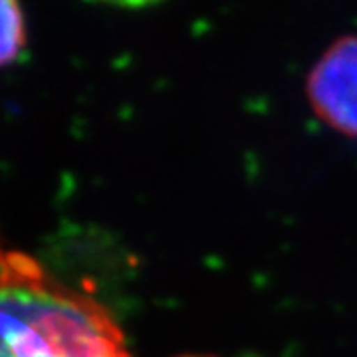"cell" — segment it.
Wrapping results in <instances>:
<instances>
[{"instance_id": "6da1fadb", "label": "cell", "mask_w": 357, "mask_h": 357, "mask_svg": "<svg viewBox=\"0 0 357 357\" xmlns=\"http://www.w3.org/2000/svg\"><path fill=\"white\" fill-rule=\"evenodd\" d=\"M0 357H131L112 314L22 252L0 250Z\"/></svg>"}, {"instance_id": "3957f363", "label": "cell", "mask_w": 357, "mask_h": 357, "mask_svg": "<svg viewBox=\"0 0 357 357\" xmlns=\"http://www.w3.org/2000/svg\"><path fill=\"white\" fill-rule=\"evenodd\" d=\"M24 46V18L20 6L10 0H0V66L16 60Z\"/></svg>"}, {"instance_id": "277c9868", "label": "cell", "mask_w": 357, "mask_h": 357, "mask_svg": "<svg viewBox=\"0 0 357 357\" xmlns=\"http://www.w3.org/2000/svg\"><path fill=\"white\" fill-rule=\"evenodd\" d=\"M183 357H197V356H183Z\"/></svg>"}, {"instance_id": "7a4b0ae2", "label": "cell", "mask_w": 357, "mask_h": 357, "mask_svg": "<svg viewBox=\"0 0 357 357\" xmlns=\"http://www.w3.org/2000/svg\"><path fill=\"white\" fill-rule=\"evenodd\" d=\"M314 112L333 129L357 137V36L333 44L307 76Z\"/></svg>"}]
</instances>
